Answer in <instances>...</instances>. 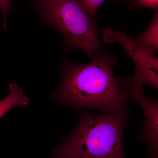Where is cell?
Masks as SVG:
<instances>
[{"label": "cell", "instance_id": "10", "mask_svg": "<svg viewBox=\"0 0 158 158\" xmlns=\"http://www.w3.org/2000/svg\"><path fill=\"white\" fill-rule=\"evenodd\" d=\"M139 7H145L156 10L158 7V0H135Z\"/></svg>", "mask_w": 158, "mask_h": 158}, {"label": "cell", "instance_id": "4", "mask_svg": "<svg viewBox=\"0 0 158 158\" xmlns=\"http://www.w3.org/2000/svg\"><path fill=\"white\" fill-rule=\"evenodd\" d=\"M109 41L120 44L132 59L135 67V73L127 78H119L122 83L127 84L152 85L158 88V59L155 54L140 47L133 41L132 37L121 31L110 30L106 32Z\"/></svg>", "mask_w": 158, "mask_h": 158}, {"label": "cell", "instance_id": "1", "mask_svg": "<svg viewBox=\"0 0 158 158\" xmlns=\"http://www.w3.org/2000/svg\"><path fill=\"white\" fill-rule=\"evenodd\" d=\"M117 62L116 57L104 52L87 64L72 63L64 58L61 84L52 95L56 106L88 108L106 113L127 109L129 97L113 73Z\"/></svg>", "mask_w": 158, "mask_h": 158}, {"label": "cell", "instance_id": "5", "mask_svg": "<svg viewBox=\"0 0 158 158\" xmlns=\"http://www.w3.org/2000/svg\"><path fill=\"white\" fill-rule=\"evenodd\" d=\"M127 92L129 97L141 106L145 116V121L141 127L138 140L147 144L149 155L145 158H158V102L156 99L145 96L143 85L120 84Z\"/></svg>", "mask_w": 158, "mask_h": 158}, {"label": "cell", "instance_id": "3", "mask_svg": "<svg viewBox=\"0 0 158 158\" xmlns=\"http://www.w3.org/2000/svg\"><path fill=\"white\" fill-rule=\"evenodd\" d=\"M31 6L39 11L44 26L55 28L64 36L69 48L81 50L92 60L103 52L96 22L77 0H34Z\"/></svg>", "mask_w": 158, "mask_h": 158}, {"label": "cell", "instance_id": "9", "mask_svg": "<svg viewBox=\"0 0 158 158\" xmlns=\"http://www.w3.org/2000/svg\"><path fill=\"white\" fill-rule=\"evenodd\" d=\"M0 9L3 15V29L5 31L7 28L8 15L12 9L11 0H0Z\"/></svg>", "mask_w": 158, "mask_h": 158}, {"label": "cell", "instance_id": "8", "mask_svg": "<svg viewBox=\"0 0 158 158\" xmlns=\"http://www.w3.org/2000/svg\"><path fill=\"white\" fill-rule=\"evenodd\" d=\"M106 0H77V2L89 17L94 19L96 12Z\"/></svg>", "mask_w": 158, "mask_h": 158}, {"label": "cell", "instance_id": "7", "mask_svg": "<svg viewBox=\"0 0 158 158\" xmlns=\"http://www.w3.org/2000/svg\"><path fill=\"white\" fill-rule=\"evenodd\" d=\"M158 13L156 11L152 21L147 30L139 37L133 38L136 44L152 53L158 49Z\"/></svg>", "mask_w": 158, "mask_h": 158}, {"label": "cell", "instance_id": "6", "mask_svg": "<svg viewBox=\"0 0 158 158\" xmlns=\"http://www.w3.org/2000/svg\"><path fill=\"white\" fill-rule=\"evenodd\" d=\"M9 93L0 101V118L16 106L23 107L30 102V99L25 96L23 90L14 83L9 85Z\"/></svg>", "mask_w": 158, "mask_h": 158}, {"label": "cell", "instance_id": "2", "mask_svg": "<svg viewBox=\"0 0 158 158\" xmlns=\"http://www.w3.org/2000/svg\"><path fill=\"white\" fill-rule=\"evenodd\" d=\"M131 115L128 107L98 115L82 111L74 129L54 148L52 158H127L123 137Z\"/></svg>", "mask_w": 158, "mask_h": 158}]
</instances>
